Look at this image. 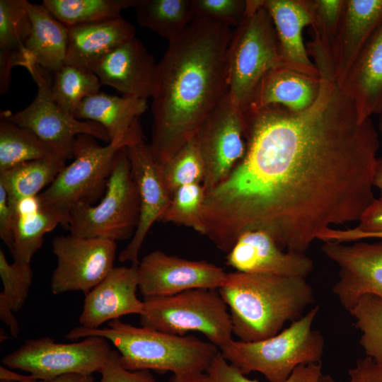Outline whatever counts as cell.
Returning <instances> with one entry per match:
<instances>
[{
	"label": "cell",
	"instance_id": "1",
	"mask_svg": "<svg viewBox=\"0 0 382 382\" xmlns=\"http://www.w3.org/2000/svg\"><path fill=\"white\" fill-rule=\"evenodd\" d=\"M301 112L270 105L244 112L246 151L206 193L204 236L228 253L248 230L268 232L284 250L305 253L324 230L359 221L376 199L380 146L371 118L360 122L334 79Z\"/></svg>",
	"mask_w": 382,
	"mask_h": 382
},
{
	"label": "cell",
	"instance_id": "2",
	"mask_svg": "<svg viewBox=\"0 0 382 382\" xmlns=\"http://www.w3.org/2000/svg\"><path fill=\"white\" fill-rule=\"evenodd\" d=\"M228 25L195 18L168 42L151 96L152 154L158 165L192 139L228 92Z\"/></svg>",
	"mask_w": 382,
	"mask_h": 382
},
{
	"label": "cell",
	"instance_id": "3",
	"mask_svg": "<svg viewBox=\"0 0 382 382\" xmlns=\"http://www.w3.org/2000/svg\"><path fill=\"white\" fill-rule=\"evenodd\" d=\"M218 290L228 308L233 333L245 342L276 335L315 302L311 286L301 277L236 271L227 273Z\"/></svg>",
	"mask_w": 382,
	"mask_h": 382
},
{
	"label": "cell",
	"instance_id": "4",
	"mask_svg": "<svg viewBox=\"0 0 382 382\" xmlns=\"http://www.w3.org/2000/svg\"><path fill=\"white\" fill-rule=\"evenodd\" d=\"M101 337L117 348L122 365L130 371H170L183 382H200L219 348L194 335H178L145 327H137L119 319L104 328L81 325L66 335L74 340Z\"/></svg>",
	"mask_w": 382,
	"mask_h": 382
},
{
	"label": "cell",
	"instance_id": "5",
	"mask_svg": "<svg viewBox=\"0 0 382 382\" xmlns=\"http://www.w3.org/2000/svg\"><path fill=\"white\" fill-rule=\"evenodd\" d=\"M141 137V129L127 138L100 146L92 136L79 135L74 160L37 196L40 206L68 228L69 214L75 207L96 204L104 195L118 151Z\"/></svg>",
	"mask_w": 382,
	"mask_h": 382
},
{
	"label": "cell",
	"instance_id": "6",
	"mask_svg": "<svg viewBox=\"0 0 382 382\" xmlns=\"http://www.w3.org/2000/svg\"><path fill=\"white\" fill-rule=\"evenodd\" d=\"M319 308L316 306L272 337L250 342L232 340L220 352L244 375L257 371L270 382H284L297 366L321 361L324 337L312 328Z\"/></svg>",
	"mask_w": 382,
	"mask_h": 382
},
{
	"label": "cell",
	"instance_id": "7",
	"mask_svg": "<svg viewBox=\"0 0 382 382\" xmlns=\"http://www.w3.org/2000/svg\"><path fill=\"white\" fill-rule=\"evenodd\" d=\"M279 66L284 65L272 19L262 0H248L228 50V95L233 106L244 111L262 78Z\"/></svg>",
	"mask_w": 382,
	"mask_h": 382
},
{
	"label": "cell",
	"instance_id": "8",
	"mask_svg": "<svg viewBox=\"0 0 382 382\" xmlns=\"http://www.w3.org/2000/svg\"><path fill=\"white\" fill-rule=\"evenodd\" d=\"M143 301L139 315L142 327L178 335L199 332L219 349L233 340L228 308L218 289H195Z\"/></svg>",
	"mask_w": 382,
	"mask_h": 382
},
{
	"label": "cell",
	"instance_id": "9",
	"mask_svg": "<svg viewBox=\"0 0 382 382\" xmlns=\"http://www.w3.org/2000/svg\"><path fill=\"white\" fill-rule=\"evenodd\" d=\"M140 204L125 147L117 153L107 188L96 204H81L69 214L70 234L113 241L133 236L139 219Z\"/></svg>",
	"mask_w": 382,
	"mask_h": 382
},
{
	"label": "cell",
	"instance_id": "10",
	"mask_svg": "<svg viewBox=\"0 0 382 382\" xmlns=\"http://www.w3.org/2000/svg\"><path fill=\"white\" fill-rule=\"evenodd\" d=\"M111 350L108 340L101 337H87L73 343H58L45 337L25 340L1 362L9 369L49 380L69 374L100 373Z\"/></svg>",
	"mask_w": 382,
	"mask_h": 382
},
{
	"label": "cell",
	"instance_id": "11",
	"mask_svg": "<svg viewBox=\"0 0 382 382\" xmlns=\"http://www.w3.org/2000/svg\"><path fill=\"white\" fill-rule=\"evenodd\" d=\"M31 75L37 88L33 100L24 109L11 113L1 112V115L13 123L30 129L41 140L63 154L67 159L74 158L77 137L92 136L110 143L106 129L94 122L80 120L62 110L52 95V82L33 59L23 66Z\"/></svg>",
	"mask_w": 382,
	"mask_h": 382
},
{
	"label": "cell",
	"instance_id": "12",
	"mask_svg": "<svg viewBox=\"0 0 382 382\" xmlns=\"http://www.w3.org/2000/svg\"><path fill=\"white\" fill-rule=\"evenodd\" d=\"M115 241L71 234L55 237L52 252L57 265L51 278L54 294L81 291L87 294L114 267Z\"/></svg>",
	"mask_w": 382,
	"mask_h": 382
},
{
	"label": "cell",
	"instance_id": "13",
	"mask_svg": "<svg viewBox=\"0 0 382 382\" xmlns=\"http://www.w3.org/2000/svg\"><path fill=\"white\" fill-rule=\"evenodd\" d=\"M245 116L231 103L228 92L204 121L195 138L205 166L206 193L221 183L246 151Z\"/></svg>",
	"mask_w": 382,
	"mask_h": 382
},
{
	"label": "cell",
	"instance_id": "14",
	"mask_svg": "<svg viewBox=\"0 0 382 382\" xmlns=\"http://www.w3.org/2000/svg\"><path fill=\"white\" fill-rule=\"evenodd\" d=\"M138 289L144 298L175 295L187 290L219 289L227 273L204 260H190L152 251L138 264Z\"/></svg>",
	"mask_w": 382,
	"mask_h": 382
},
{
	"label": "cell",
	"instance_id": "15",
	"mask_svg": "<svg viewBox=\"0 0 382 382\" xmlns=\"http://www.w3.org/2000/svg\"><path fill=\"white\" fill-rule=\"evenodd\" d=\"M323 253L339 267V279L332 292L350 312L366 294L382 299V241H356L353 244L327 241Z\"/></svg>",
	"mask_w": 382,
	"mask_h": 382
},
{
	"label": "cell",
	"instance_id": "16",
	"mask_svg": "<svg viewBox=\"0 0 382 382\" xmlns=\"http://www.w3.org/2000/svg\"><path fill=\"white\" fill-rule=\"evenodd\" d=\"M125 149L138 190L140 211L135 232L118 259L122 262L139 264L138 255L144 241L153 224L161 219L170 196L162 180L160 166L144 137L132 141Z\"/></svg>",
	"mask_w": 382,
	"mask_h": 382
},
{
	"label": "cell",
	"instance_id": "17",
	"mask_svg": "<svg viewBox=\"0 0 382 382\" xmlns=\"http://www.w3.org/2000/svg\"><path fill=\"white\" fill-rule=\"evenodd\" d=\"M226 264L236 271L306 277L313 262L305 253L284 251L263 230L243 232L227 253Z\"/></svg>",
	"mask_w": 382,
	"mask_h": 382
},
{
	"label": "cell",
	"instance_id": "18",
	"mask_svg": "<svg viewBox=\"0 0 382 382\" xmlns=\"http://www.w3.org/2000/svg\"><path fill=\"white\" fill-rule=\"evenodd\" d=\"M158 64L136 37L100 59L92 72L102 85L111 86L124 96L146 99L154 89Z\"/></svg>",
	"mask_w": 382,
	"mask_h": 382
},
{
	"label": "cell",
	"instance_id": "19",
	"mask_svg": "<svg viewBox=\"0 0 382 382\" xmlns=\"http://www.w3.org/2000/svg\"><path fill=\"white\" fill-rule=\"evenodd\" d=\"M137 269L138 264L114 267L104 279L86 294L79 319L81 326L98 328L107 321L142 313L144 301L136 295Z\"/></svg>",
	"mask_w": 382,
	"mask_h": 382
},
{
	"label": "cell",
	"instance_id": "20",
	"mask_svg": "<svg viewBox=\"0 0 382 382\" xmlns=\"http://www.w3.org/2000/svg\"><path fill=\"white\" fill-rule=\"evenodd\" d=\"M262 4L272 19L283 65L308 76L320 77L302 35L303 28L313 23L311 0H262Z\"/></svg>",
	"mask_w": 382,
	"mask_h": 382
},
{
	"label": "cell",
	"instance_id": "21",
	"mask_svg": "<svg viewBox=\"0 0 382 382\" xmlns=\"http://www.w3.org/2000/svg\"><path fill=\"white\" fill-rule=\"evenodd\" d=\"M338 85L353 102L360 122L382 112V23Z\"/></svg>",
	"mask_w": 382,
	"mask_h": 382
},
{
	"label": "cell",
	"instance_id": "22",
	"mask_svg": "<svg viewBox=\"0 0 382 382\" xmlns=\"http://www.w3.org/2000/svg\"><path fill=\"white\" fill-rule=\"evenodd\" d=\"M135 37L134 27L122 16L70 26L65 64L92 72L100 59Z\"/></svg>",
	"mask_w": 382,
	"mask_h": 382
},
{
	"label": "cell",
	"instance_id": "23",
	"mask_svg": "<svg viewBox=\"0 0 382 382\" xmlns=\"http://www.w3.org/2000/svg\"><path fill=\"white\" fill-rule=\"evenodd\" d=\"M320 77L308 76L284 66L272 69L262 78L243 112L280 105L292 112L308 108L316 99Z\"/></svg>",
	"mask_w": 382,
	"mask_h": 382
},
{
	"label": "cell",
	"instance_id": "24",
	"mask_svg": "<svg viewBox=\"0 0 382 382\" xmlns=\"http://www.w3.org/2000/svg\"><path fill=\"white\" fill-rule=\"evenodd\" d=\"M381 23L382 0H346L333 50L337 83Z\"/></svg>",
	"mask_w": 382,
	"mask_h": 382
},
{
	"label": "cell",
	"instance_id": "25",
	"mask_svg": "<svg viewBox=\"0 0 382 382\" xmlns=\"http://www.w3.org/2000/svg\"><path fill=\"white\" fill-rule=\"evenodd\" d=\"M147 108L146 99L99 92L83 100L74 117L100 124L112 141L127 138L141 129L139 119Z\"/></svg>",
	"mask_w": 382,
	"mask_h": 382
},
{
	"label": "cell",
	"instance_id": "26",
	"mask_svg": "<svg viewBox=\"0 0 382 382\" xmlns=\"http://www.w3.org/2000/svg\"><path fill=\"white\" fill-rule=\"evenodd\" d=\"M24 5L32 24L25 49L43 70L54 74L65 64L69 27L42 4L24 0Z\"/></svg>",
	"mask_w": 382,
	"mask_h": 382
},
{
	"label": "cell",
	"instance_id": "27",
	"mask_svg": "<svg viewBox=\"0 0 382 382\" xmlns=\"http://www.w3.org/2000/svg\"><path fill=\"white\" fill-rule=\"evenodd\" d=\"M32 30L24 0H0V93L9 88L11 71L25 63V49Z\"/></svg>",
	"mask_w": 382,
	"mask_h": 382
},
{
	"label": "cell",
	"instance_id": "28",
	"mask_svg": "<svg viewBox=\"0 0 382 382\" xmlns=\"http://www.w3.org/2000/svg\"><path fill=\"white\" fill-rule=\"evenodd\" d=\"M66 160L59 153L0 172V185L6 192L11 209L15 212L20 202L35 197L46 189L66 166Z\"/></svg>",
	"mask_w": 382,
	"mask_h": 382
},
{
	"label": "cell",
	"instance_id": "29",
	"mask_svg": "<svg viewBox=\"0 0 382 382\" xmlns=\"http://www.w3.org/2000/svg\"><path fill=\"white\" fill-rule=\"evenodd\" d=\"M58 219L40 206L37 197L22 200L17 205L13 220V262L30 264L42 245L44 236L57 225Z\"/></svg>",
	"mask_w": 382,
	"mask_h": 382
},
{
	"label": "cell",
	"instance_id": "30",
	"mask_svg": "<svg viewBox=\"0 0 382 382\" xmlns=\"http://www.w3.org/2000/svg\"><path fill=\"white\" fill-rule=\"evenodd\" d=\"M313 40L307 44L309 57L320 76L335 78L333 50L346 0H311Z\"/></svg>",
	"mask_w": 382,
	"mask_h": 382
},
{
	"label": "cell",
	"instance_id": "31",
	"mask_svg": "<svg viewBox=\"0 0 382 382\" xmlns=\"http://www.w3.org/2000/svg\"><path fill=\"white\" fill-rule=\"evenodd\" d=\"M134 8L138 23L168 42L195 18L191 0H139Z\"/></svg>",
	"mask_w": 382,
	"mask_h": 382
},
{
	"label": "cell",
	"instance_id": "32",
	"mask_svg": "<svg viewBox=\"0 0 382 382\" xmlns=\"http://www.w3.org/2000/svg\"><path fill=\"white\" fill-rule=\"evenodd\" d=\"M59 153L62 154L41 140L30 129L13 123L1 115L0 172L24 162Z\"/></svg>",
	"mask_w": 382,
	"mask_h": 382
},
{
	"label": "cell",
	"instance_id": "33",
	"mask_svg": "<svg viewBox=\"0 0 382 382\" xmlns=\"http://www.w3.org/2000/svg\"><path fill=\"white\" fill-rule=\"evenodd\" d=\"M139 0H43L42 4L59 21L70 27L121 17Z\"/></svg>",
	"mask_w": 382,
	"mask_h": 382
},
{
	"label": "cell",
	"instance_id": "34",
	"mask_svg": "<svg viewBox=\"0 0 382 382\" xmlns=\"http://www.w3.org/2000/svg\"><path fill=\"white\" fill-rule=\"evenodd\" d=\"M0 277L3 284V291L0 293V319L16 337L20 330L13 313L22 308L28 298L33 272L30 264L8 263L4 252L0 249Z\"/></svg>",
	"mask_w": 382,
	"mask_h": 382
},
{
	"label": "cell",
	"instance_id": "35",
	"mask_svg": "<svg viewBox=\"0 0 382 382\" xmlns=\"http://www.w3.org/2000/svg\"><path fill=\"white\" fill-rule=\"evenodd\" d=\"M102 84L91 71L64 64L54 74L52 95L58 106L67 114H74L84 98L100 92Z\"/></svg>",
	"mask_w": 382,
	"mask_h": 382
},
{
	"label": "cell",
	"instance_id": "36",
	"mask_svg": "<svg viewBox=\"0 0 382 382\" xmlns=\"http://www.w3.org/2000/svg\"><path fill=\"white\" fill-rule=\"evenodd\" d=\"M160 166V173L170 197L180 187L202 184L205 166L195 137Z\"/></svg>",
	"mask_w": 382,
	"mask_h": 382
},
{
	"label": "cell",
	"instance_id": "37",
	"mask_svg": "<svg viewBox=\"0 0 382 382\" xmlns=\"http://www.w3.org/2000/svg\"><path fill=\"white\" fill-rule=\"evenodd\" d=\"M349 313L361 332L359 343L366 357L382 366V299L364 295Z\"/></svg>",
	"mask_w": 382,
	"mask_h": 382
},
{
	"label": "cell",
	"instance_id": "38",
	"mask_svg": "<svg viewBox=\"0 0 382 382\" xmlns=\"http://www.w3.org/2000/svg\"><path fill=\"white\" fill-rule=\"evenodd\" d=\"M205 196L202 184H190L178 188L171 196L159 221L190 227L204 235L202 211Z\"/></svg>",
	"mask_w": 382,
	"mask_h": 382
},
{
	"label": "cell",
	"instance_id": "39",
	"mask_svg": "<svg viewBox=\"0 0 382 382\" xmlns=\"http://www.w3.org/2000/svg\"><path fill=\"white\" fill-rule=\"evenodd\" d=\"M323 374L321 363L301 364L297 366L284 382H316ZM200 382H258L243 374L228 363L219 351Z\"/></svg>",
	"mask_w": 382,
	"mask_h": 382
},
{
	"label": "cell",
	"instance_id": "40",
	"mask_svg": "<svg viewBox=\"0 0 382 382\" xmlns=\"http://www.w3.org/2000/svg\"><path fill=\"white\" fill-rule=\"evenodd\" d=\"M195 18L238 26L243 21L248 0H191Z\"/></svg>",
	"mask_w": 382,
	"mask_h": 382
},
{
	"label": "cell",
	"instance_id": "41",
	"mask_svg": "<svg viewBox=\"0 0 382 382\" xmlns=\"http://www.w3.org/2000/svg\"><path fill=\"white\" fill-rule=\"evenodd\" d=\"M100 382H156L149 370L130 371L120 362L117 350L112 349L101 369Z\"/></svg>",
	"mask_w": 382,
	"mask_h": 382
},
{
	"label": "cell",
	"instance_id": "42",
	"mask_svg": "<svg viewBox=\"0 0 382 382\" xmlns=\"http://www.w3.org/2000/svg\"><path fill=\"white\" fill-rule=\"evenodd\" d=\"M0 382H94V378L93 374H69L44 380L34 378L30 375L19 374L5 366H1Z\"/></svg>",
	"mask_w": 382,
	"mask_h": 382
},
{
	"label": "cell",
	"instance_id": "43",
	"mask_svg": "<svg viewBox=\"0 0 382 382\" xmlns=\"http://www.w3.org/2000/svg\"><path fill=\"white\" fill-rule=\"evenodd\" d=\"M348 374L349 382H382V366L368 357L359 359Z\"/></svg>",
	"mask_w": 382,
	"mask_h": 382
},
{
	"label": "cell",
	"instance_id": "44",
	"mask_svg": "<svg viewBox=\"0 0 382 382\" xmlns=\"http://www.w3.org/2000/svg\"><path fill=\"white\" fill-rule=\"evenodd\" d=\"M15 212L8 202L7 195L0 185V238L11 253L13 248V220Z\"/></svg>",
	"mask_w": 382,
	"mask_h": 382
},
{
	"label": "cell",
	"instance_id": "45",
	"mask_svg": "<svg viewBox=\"0 0 382 382\" xmlns=\"http://www.w3.org/2000/svg\"><path fill=\"white\" fill-rule=\"evenodd\" d=\"M354 228L361 233L382 232V199H376L361 215Z\"/></svg>",
	"mask_w": 382,
	"mask_h": 382
},
{
	"label": "cell",
	"instance_id": "46",
	"mask_svg": "<svg viewBox=\"0 0 382 382\" xmlns=\"http://www.w3.org/2000/svg\"><path fill=\"white\" fill-rule=\"evenodd\" d=\"M323 238L326 241L336 243L356 242L370 238L382 240V232L366 233L359 232L354 228L347 229H335L331 228L325 231Z\"/></svg>",
	"mask_w": 382,
	"mask_h": 382
},
{
	"label": "cell",
	"instance_id": "47",
	"mask_svg": "<svg viewBox=\"0 0 382 382\" xmlns=\"http://www.w3.org/2000/svg\"><path fill=\"white\" fill-rule=\"evenodd\" d=\"M374 186L380 190V198L382 199V158H378L377 161L374 179Z\"/></svg>",
	"mask_w": 382,
	"mask_h": 382
},
{
	"label": "cell",
	"instance_id": "48",
	"mask_svg": "<svg viewBox=\"0 0 382 382\" xmlns=\"http://www.w3.org/2000/svg\"><path fill=\"white\" fill-rule=\"evenodd\" d=\"M316 382H342L336 381L329 374H322Z\"/></svg>",
	"mask_w": 382,
	"mask_h": 382
},
{
	"label": "cell",
	"instance_id": "49",
	"mask_svg": "<svg viewBox=\"0 0 382 382\" xmlns=\"http://www.w3.org/2000/svg\"><path fill=\"white\" fill-rule=\"evenodd\" d=\"M379 120H378V129L382 133V112L379 115Z\"/></svg>",
	"mask_w": 382,
	"mask_h": 382
},
{
	"label": "cell",
	"instance_id": "50",
	"mask_svg": "<svg viewBox=\"0 0 382 382\" xmlns=\"http://www.w3.org/2000/svg\"><path fill=\"white\" fill-rule=\"evenodd\" d=\"M170 382H183L178 378H177L175 376H173L170 380Z\"/></svg>",
	"mask_w": 382,
	"mask_h": 382
}]
</instances>
